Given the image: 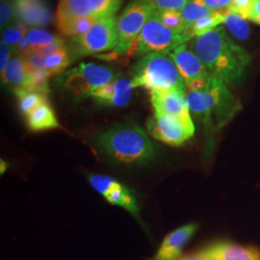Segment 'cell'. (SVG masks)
Masks as SVG:
<instances>
[{
	"label": "cell",
	"mask_w": 260,
	"mask_h": 260,
	"mask_svg": "<svg viewBox=\"0 0 260 260\" xmlns=\"http://www.w3.org/2000/svg\"><path fill=\"white\" fill-rule=\"evenodd\" d=\"M253 1L254 0H233L228 10L235 14H238L242 18L246 19Z\"/></svg>",
	"instance_id": "32"
},
{
	"label": "cell",
	"mask_w": 260,
	"mask_h": 260,
	"mask_svg": "<svg viewBox=\"0 0 260 260\" xmlns=\"http://www.w3.org/2000/svg\"><path fill=\"white\" fill-rule=\"evenodd\" d=\"M223 24L233 34V37L240 41H245L250 37L251 28L247 22V19L242 18L238 14H235L228 10Z\"/></svg>",
	"instance_id": "25"
},
{
	"label": "cell",
	"mask_w": 260,
	"mask_h": 260,
	"mask_svg": "<svg viewBox=\"0 0 260 260\" xmlns=\"http://www.w3.org/2000/svg\"><path fill=\"white\" fill-rule=\"evenodd\" d=\"M186 101L192 119L211 129L222 127L240 108L228 85L214 76L210 77L205 89L187 91Z\"/></svg>",
	"instance_id": "2"
},
{
	"label": "cell",
	"mask_w": 260,
	"mask_h": 260,
	"mask_svg": "<svg viewBox=\"0 0 260 260\" xmlns=\"http://www.w3.org/2000/svg\"><path fill=\"white\" fill-rule=\"evenodd\" d=\"M2 83L16 88H29L31 83V72L25 58L17 53L10 62L5 73L1 75Z\"/></svg>",
	"instance_id": "17"
},
{
	"label": "cell",
	"mask_w": 260,
	"mask_h": 260,
	"mask_svg": "<svg viewBox=\"0 0 260 260\" xmlns=\"http://www.w3.org/2000/svg\"><path fill=\"white\" fill-rule=\"evenodd\" d=\"M74 61L69 47L61 48L55 53L48 56L45 59L43 69L47 73L48 77L60 75L64 73L66 69Z\"/></svg>",
	"instance_id": "21"
},
{
	"label": "cell",
	"mask_w": 260,
	"mask_h": 260,
	"mask_svg": "<svg viewBox=\"0 0 260 260\" xmlns=\"http://www.w3.org/2000/svg\"><path fill=\"white\" fill-rule=\"evenodd\" d=\"M121 3L122 0H59L57 26L75 18L101 19L114 17Z\"/></svg>",
	"instance_id": "9"
},
{
	"label": "cell",
	"mask_w": 260,
	"mask_h": 260,
	"mask_svg": "<svg viewBox=\"0 0 260 260\" xmlns=\"http://www.w3.org/2000/svg\"><path fill=\"white\" fill-rule=\"evenodd\" d=\"M25 38L27 39L31 50H39L54 43L60 37L41 28H31L28 30Z\"/></svg>",
	"instance_id": "26"
},
{
	"label": "cell",
	"mask_w": 260,
	"mask_h": 260,
	"mask_svg": "<svg viewBox=\"0 0 260 260\" xmlns=\"http://www.w3.org/2000/svg\"><path fill=\"white\" fill-rule=\"evenodd\" d=\"M214 11L205 5L204 0H187L185 6L180 10L186 30L191 31L199 19L210 15Z\"/></svg>",
	"instance_id": "22"
},
{
	"label": "cell",
	"mask_w": 260,
	"mask_h": 260,
	"mask_svg": "<svg viewBox=\"0 0 260 260\" xmlns=\"http://www.w3.org/2000/svg\"><path fill=\"white\" fill-rule=\"evenodd\" d=\"M13 1H15V0H13Z\"/></svg>",
	"instance_id": "38"
},
{
	"label": "cell",
	"mask_w": 260,
	"mask_h": 260,
	"mask_svg": "<svg viewBox=\"0 0 260 260\" xmlns=\"http://www.w3.org/2000/svg\"><path fill=\"white\" fill-rule=\"evenodd\" d=\"M170 54L175 61L185 84L198 78L211 75L200 57L191 49V47H187L186 44L177 47Z\"/></svg>",
	"instance_id": "15"
},
{
	"label": "cell",
	"mask_w": 260,
	"mask_h": 260,
	"mask_svg": "<svg viewBox=\"0 0 260 260\" xmlns=\"http://www.w3.org/2000/svg\"><path fill=\"white\" fill-rule=\"evenodd\" d=\"M118 19L114 17L95 21L82 36L73 38L70 52L73 59L115 49L118 45Z\"/></svg>",
	"instance_id": "8"
},
{
	"label": "cell",
	"mask_w": 260,
	"mask_h": 260,
	"mask_svg": "<svg viewBox=\"0 0 260 260\" xmlns=\"http://www.w3.org/2000/svg\"><path fill=\"white\" fill-rule=\"evenodd\" d=\"M228 9L215 10L210 15L199 19L191 29L193 38L199 37L205 33L218 27L220 24H223Z\"/></svg>",
	"instance_id": "23"
},
{
	"label": "cell",
	"mask_w": 260,
	"mask_h": 260,
	"mask_svg": "<svg viewBox=\"0 0 260 260\" xmlns=\"http://www.w3.org/2000/svg\"><path fill=\"white\" fill-rule=\"evenodd\" d=\"M117 77L115 72L108 67L81 63L59 76L57 81L66 92L83 99L91 96L95 89L110 83Z\"/></svg>",
	"instance_id": "6"
},
{
	"label": "cell",
	"mask_w": 260,
	"mask_h": 260,
	"mask_svg": "<svg viewBox=\"0 0 260 260\" xmlns=\"http://www.w3.org/2000/svg\"><path fill=\"white\" fill-rule=\"evenodd\" d=\"M157 11L151 0H131L118 19L117 54L128 53L134 47L140 33Z\"/></svg>",
	"instance_id": "7"
},
{
	"label": "cell",
	"mask_w": 260,
	"mask_h": 260,
	"mask_svg": "<svg viewBox=\"0 0 260 260\" xmlns=\"http://www.w3.org/2000/svg\"><path fill=\"white\" fill-rule=\"evenodd\" d=\"M134 88L143 87L149 92L180 90L187 92L185 82L175 61L167 52L143 56L130 70Z\"/></svg>",
	"instance_id": "4"
},
{
	"label": "cell",
	"mask_w": 260,
	"mask_h": 260,
	"mask_svg": "<svg viewBox=\"0 0 260 260\" xmlns=\"http://www.w3.org/2000/svg\"><path fill=\"white\" fill-rule=\"evenodd\" d=\"M247 20H251L252 22L260 25V0H254L251 10L247 16Z\"/></svg>",
	"instance_id": "34"
},
{
	"label": "cell",
	"mask_w": 260,
	"mask_h": 260,
	"mask_svg": "<svg viewBox=\"0 0 260 260\" xmlns=\"http://www.w3.org/2000/svg\"><path fill=\"white\" fill-rule=\"evenodd\" d=\"M99 19L93 18H75L67 21L65 23L58 25L59 31L66 37L77 38L82 36L90 28L93 26Z\"/></svg>",
	"instance_id": "24"
},
{
	"label": "cell",
	"mask_w": 260,
	"mask_h": 260,
	"mask_svg": "<svg viewBox=\"0 0 260 260\" xmlns=\"http://www.w3.org/2000/svg\"><path fill=\"white\" fill-rule=\"evenodd\" d=\"M14 93L19 100V110L25 116L36 109L41 104L48 103L47 93L36 90L27 88H16L14 89Z\"/></svg>",
	"instance_id": "20"
},
{
	"label": "cell",
	"mask_w": 260,
	"mask_h": 260,
	"mask_svg": "<svg viewBox=\"0 0 260 260\" xmlns=\"http://www.w3.org/2000/svg\"><path fill=\"white\" fill-rule=\"evenodd\" d=\"M158 14L165 26L176 31H185L184 21L180 11H158Z\"/></svg>",
	"instance_id": "28"
},
{
	"label": "cell",
	"mask_w": 260,
	"mask_h": 260,
	"mask_svg": "<svg viewBox=\"0 0 260 260\" xmlns=\"http://www.w3.org/2000/svg\"><path fill=\"white\" fill-rule=\"evenodd\" d=\"M191 39H193L191 31H176L165 26L157 10L146 23L135 46L127 54L145 56L154 52L171 53Z\"/></svg>",
	"instance_id": "5"
},
{
	"label": "cell",
	"mask_w": 260,
	"mask_h": 260,
	"mask_svg": "<svg viewBox=\"0 0 260 260\" xmlns=\"http://www.w3.org/2000/svg\"><path fill=\"white\" fill-rule=\"evenodd\" d=\"M178 260H210V258L206 249H204L202 251H196L191 254H187L185 256L180 257Z\"/></svg>",
	"instance_id": "36"
},
{
	"label": "cell",
	"mask_w": 260,
	"mask_h": 260,
	"mask_svg": "<svg viewBox=\"0 0 260 260\" xmlns=\"http://www.w3.org/2000/svg\"><path fill=\"white\" fill-rule=\"evenodd\" d=\"M105 199L112 205H119L127 210L134 217L139 218V207L135 197L125 186L122 185L120 182L105 197Z\"/></svg>",
	"instance_id": "19"
},
{
	"label": "cell",
	"mask_w": 260,
	"mask_h": 260,
	"mask_svg": "<svg viewBox=\"0 0 260 260\" xmlns=\"http://www.w3.org/2000/svg\"><path fill=\"white\" fill-rule=\"evenodd\" d=\"M205 5L212 10L228 9L233 0H204Z\"/></svg>",
	"instance_id": "35"
},
{
	"label": "cell",
	"mask_w": 260,
	"mask_h": 260,
	"mask_svg": "<svg viewBox=\"0 0 260 260\" xmlns=\"http://www.w3.org/2000/svg\"><path fill=\"white\" fill-rule=\"evenodd\" d=\"M13 54H17L15 47H11L3 43L0 44V74L3 75L8 68L10 62H11V57Z\"/></svg>",
	"instance_id": "33"
},
{
	"label": "cell",
	"mask_w": 260,
	"mask_h": 260,
	"mask_svg": "<svg viewBox=\"0 0 260 260\" xmlns=\"http://www.w3.org/2000/svg\"><path fill=\"white\" fill-rule=\"evenodd\" d=\"M150 103L155 113L177 117L187 126L195 129L194 121L186 101V92L180 90L150 92Z\"/></svg>",
	"instance_id": "11"
},
{
	"label": "cell",
	"mask_w": 260,
	"mask_h": 260,
	"mask_svg": "<svg viewBox=\"0 0 260 260\" xmlns=\"http://www.w3.org/2000/svg\"><path fill=\"white\" fill-rule=\"evenodd\" d=\"M158 11H180L187 0H151Z\"/></svg>",
	"instance_id": "31"
},
{
	"label": "cell",
	"mask_w": 260,
	"mask_h": 260,
	"mask_svg": "<svg viewBox=\"0 0 260 260\" xmlns=\"http://www.w3.org/2000/svg\"><path fill=\"white\" fill-rule=\"evenodd\" d=\"M15 17V4L13 0H0V28L4 31L9 27Z\"/></svg>",
	"instance_id": "29"
},
{
	"label": "cell",
	"mask_w": 260,
	"mask_h": 260,
	"mask_svg": "<svg viewBox=\"0 0 260 260\" xmlns=\"http://www.w3.org/2000/svg\"><path fill=\"white\" fill-rule=\"evenodd\" d=\"M26 32H22L18 30L14 25H10L1 34V43L7 45L11 47H17L19 42L25 37Z\"/></svg>",
	"instance_id": "30"
},
{
	"label": "cell",
	"mask_w": 260,
	"mask_h": 260,
	"mask_svg": "<svg viewBox=\"0 0 260 260\" xmlns=\"http://www.w3.org/2000/svg\"><path fill=\"white\" fill-rule=\"evenodd\" d=\"M190 47L209 74L226 85L238 83L251 61L249 53L237 46L224 28L220 26L193 38Z\"/></svg>",
	"instance_id": "1"
},
{
	"label": "cell",
	"mask_w": 260,
	"mask_h": 260,
	"mask_svg": "<svg viewBox=\"0 0 260 260\" xmlns=\"http://www.w3.org/2000/svg\"><path fill=\"white\" fill-rule=\"evenodd\" d=\"M28 128L35 132L53 129L59 127V121L49 103L38 106L36 109L26 115Z\"/></svg>",
	"instance_id": "18"
},
{
	"label": "cell",
	"mask_w": 260,
	"mask_h": 260,
	"mask_svg": "<svg viewBox=\"0 0 260 260\" xmlns=\"http://www.w3.org/2000/svg\"><path fill=\"white\" fill-rule=\"evenodd\" d=\"M16 21L28 26L42 27L52 21V14L47 0H15Z\"/></svg>",
	"instance_id": "13"
},
{
	"label": "cell",
	"mask_w": 260,
	"mask_h": 260,
	"mask_svg": "<svg viewBox=\"0 0 260 260\" xmlns=\"http://www.w3.org/2000/svg\"><path fill=\"white\" fill-rule=\"evenodd\" d=\"M134 89L131 79L118 76L110 83L95 89L91 93V98L102 105L124 107L130 103Z\"/></svg>",
	"instance_id": "12"
},
{
	"label": "cell",
	"mask_w": 260,
	"mask_h": 260,
	"mask_svg": "<svg viewBox=\"0 0 260 260\" xmlns=\"http://www.w3.org/2000/svg\"><path fill=\"white\" fill-rule=\"evenodd\" d=\"M198 230L196 223H189L169 233L161 243L152 260H178L187 243Z\"/></svg>",
	"instance_id": "14"
},
{
	"label": "cell",
	"mask_w": 260,
	"mask_h": 260,
	"mask_svg": "<svg viewBox=\"0 0 260 260\" xmlns=\"http://www.w3.org/2000/svg\"><path fill=\"white\" fill-rule=\"evenodd\" d=\"M147 129L154 139L173 147L181 146L195 132L177 117L155 112L147 122Z\"/></svg>",
	"instance_id": "10"
},
{
	"label": "cell",
	"mask_w": 260,
	"mask_h": 260,
	"mask_svg": "<svg viewBox=\"0 0 260 260\" xmlns=\"http://www.w3.org/2000/svg\"><path fill=\"white\" fill-rule=\"evenodd\" d=\"M205 249L210 260H260V252L256 249L231 242H218Z\"/></svg>",
	"instance_id": "16"
},
{
	"label": "cell",
	"mask_w": 260,
	"mask_h": 260,
	"mask_svg": "<svg viewBox=\"0 0 260 260\" xmlns=\"http://www.w3.org/2000/svg\"><path fill=\"white\" fill-rule=\"evenodd\" d=\"M96 143L103 152L123 164H144L154 155L148 134L135 123H121L101 133Z\"/></svg>",
	"instance_id": "3"
},
{
	"label": "cell",
	"mask_w": 260,
	"mask_h": 260,
	"mask_svg": "<svg viewBox=\"0 0 260 260\" xmlns=\"http://www.w3.org/2000/svg\"><path fill=\"white\" fill-rule=\"evenodd\" d=\"M0 171H1V175H3L6 171H7V168L9 166V164L7 163V162H5V161H3L2 159H1V161H0Z\"/></svg>",
	"instance_id": "37"
},
{
	"label": "cell",
	"mask_w": 260,
	"mask_h": 260,
	"mask_svg": "<svg viewBox=\"0 0 260 260\" xmlns=\"http://www.w3.org/2000/svg\"><path fill=\"white\" fill-rule=\"evenodd\" d=\"M89 181L93 189L104 198L119 183L115 178L103 175H93L89 177Z\"/></svg>",
	"instance_id": "27"
}]
</instances>
